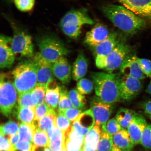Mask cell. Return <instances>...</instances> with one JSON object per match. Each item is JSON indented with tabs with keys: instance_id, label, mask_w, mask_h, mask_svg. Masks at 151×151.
<instances>
[{
	"instance_id": "16",
	"label": "cell",
	"mask_w": 151,
	"mask_h": 151,
	"mask_svg": "<svg viewBox=\"0 0 151 151\" xmlns=\"http://www.w3.org/2000/svg\"><path fill=\"white\" fill-rule=\"evenodd\" d=\"M53 73L55 77L64 84L69 83L71 80L72 68L65 56H62L53 63Z\"/></svg>"
},
{
	"instance_id": "43",
	"label": "cell",
	"mask_w": 151,
	"mask_h": 151,
	"mask_svg": "<svg viewBox=\"0 0 151 151\" xmlns=\"http://www.w3.org/2000/svg\"><path fill=\"white\" fill-rule=\"evenodd\" d=\"M137 60L143 73L146 76L151 78V60L138 57H137Z\"/></svg>"
},
{
	"instance_id": "42",
	"label": "cell",
	"mask_w": 151,
	"mask_h": 151,
	"mask_svg": "<svg viewBox=\"0 0 151 151\" xmlns=\"http://www.w3.org/2000/svg\"><path fill=\"white\" fill-rule=\"evenodd\" d=\"M60 112L63 113L64 116L70 121L73 122L77 119L83 112L82 109L73 107V108L66 109L63 112Z\"/></svg>"
},
{
	"instance_id": "15",
	"label": "cell",
	"mask_w": 151,
	"mask_h": 151,
	"mask_svg": "<svg viewBox=\"0 0 151 151\" xmlns=\"http://www.w3.org/2000/svg\"><path fill=\"white\" fill-rule=\"evenodd\" d=\"M12 38L1 35L0 38V67L9 69L14 63L15 56L11 46Z\"/></svg>"
},
{
	"instance_id": "4",
	"label": "cell",
	"mask_w": 151,
	"mask_h": 151,
	"mask_svg": "<svg viewBox=\"0 0 151 151\" xmlns=\"http://www.w3.org/2000/svg\"><path fill=\"white\" fill-rule=\"evenodd\" d=\"M94 23L87 9L83 8L74 9L68 12L62 18L60 26L65 35L75 39L80 36L83 26L92 25Z\"/></svg>"
},
{
	"instance_id": "28",
	"label": "cell",
	"mask_w": 151,
	"mask_h": 151,
	"mask_svg": "<svg viewBox=\"0 0 151 151\" xmlns=\"http://www.w3.org/2000/svg\"><path fill=\"white\" fill-rule=\"evenodd\" d=\"M102 132L101 126L94 124L93 127L84 136V145L97 146Z\"/></svg>"
},
{
	"instance_id": "53",
	"label": "cell",
	"mask_w": 151,
	"mask_h": 151,
	"mask_svg": "<svg viewBox=\"0 0 151 151\" xmlns=\"http://www.w3.org/2000/svg\"><path fill=\"white\" fill-rule=\"evenodd\" d=\"M45 151H52L48 147H46Z\"/></svg>"
},
{
	"instance_id": "13",
	"label": "cell",
	"mask_w": 151,
	"mask_h": 151,
	"mask_svg": "<svg viewBox=\"0 0 151 151\" xmlns=\"http://www.w3.org/2000/svg\"><path fill=\"white\" fill-rule=\"evenodd\" d=\"M136 55L130 54L127 56L120 68V73L125 76L142 80L146 77L141 68Z\"/></svg>"
},
{
	"instance_id": "18",
	"label": "cell",
	"mask_w": 151,
	"mask_h": 151,
	"mask_svg": "<svg viewBox=\"0 0 151 151\" xmlns=\"http://www.w3.org/2000/svg\"><path fill=\"white\" fill-rule=\"evenodd\" d=\"M95 121L90 109L83 112L73 122L72 126L81 135L85 136L95 124Z\"/></svg>"
},
{
	"instance_id": "7",
	"label": "cell",
	"mask_w": 151,
	"mask_h": 151,
	"mask_svg": "<svg viewBox=\"0 0 151 151\" xmlns=\"http://www.w3.org/2000/svg\"><path fill=\"white\" fill-rule=\"evenodd\" d=\"M120 37L118 33L112 32L104 40L100 42L93 48L97 67L104 69L106 58L121 42Z\"/></svg>"
},
{
	"instance_id": "5",
	"label": "cell",
	"mask_w": 151,
	"mask_h": 151,
	"mask_svg": "<svg viewBox=\"0 0 151 151\" xmlns=\"http://www.w3.org/2000/svg\"><path fill=\"white\" fill-rule=\"evenodd\" d=\"M0 108L2 113L7 117L14 116L17 107V93L12 75L1 73L0 76Z\"/></svg>"
},
{
	"instance_id": "8",
	"label": "cell",
	"mask_w": 151,
	"mask_h": 151,
	"mask_svg": "<svg viewBox=\"0 0 151 151\" xmlns=\"http://www.w3.org/2000/svg\"><path fill=\"white\" fill-rule=\"evenodd\" d=\"M11 46L15 57L31 58L34 55L32 37L23 32H17L12 38Z\"/></svg>"
},
{
	"instance_id": "20",
	"label": "cell",
	"mask_w": 151,
	"mask_h": 151,
	"mask_svg": "<svg viewBox=\"0 0 151 151\" xmlns=\"http://www.w3.org/2000/svg\"><path fill=\"white\" fill-rule=\"evenodd\" d=\"M50 139L49 148L52 151H62L65 150V133L54 126L47 131Z\"/></svg>"
},
{
	"instance_id": "9",
	"label": "cell",
	"mask_w": 151,
	"mask_h": 151,
	"mask_svg": "<svg viewBox=\"0 0 151 151\" xmlns=\"http://www.w3.org/2000/svg\"><path fill=\"white\" fill-rule=\"evenodd\" d=\"M131 50L129 45L121 41L106 58L104 69L107 73H113L119 69L126 58L131 54Z\"/></svg>"
},
{
	"instance_id": "49",
	"label": "cell",
	"mask_w": 151,
	"mask_h": 151,
	"mask_svg": "<svg viewBox=\"0 0 151 151\" xmlns=\"http://www.w3.org/2000/svg\"><path fill=\"white\" fill-rule=\"evenodd\" d=\"M97 147L84 145L83 151H97Z\"/></svg>"
},
{
	"instance_id": "21",
	"label": "cell",
	"mask_w": 151,
	"mask_h": 151,
	"mask_svg": "<svg viewBox=\"0 0 151 151\" xmlns=\"http://www.w3.org/2000/svg\"><path fill=\"white\" fill-rule=\"evenodd\" d=\"M61 94V86L56 81H50L46 86L45 102L51 108L55 109L57 108Z\"/></svg>"
},
{
	"instance_id": "50",
	"label": "cell",
	"mask_w": 151,
	"mask_h": 151,
	"mask_svg": "<svg viewBox=\"0 0 151 151\" xmlns=\"http://www.w3.org/2000/svg\"><path fill=\"white\" fill-rule=\"evenodd\" d=\"M46 147H39L33 145L31 151H45Z\"/></svg>"
},
{
	"instance_id": "45",
	"label": "cell",
	"mask_w": 151,
	"mask_h": 151,
	"mask_svg": "<svg viewBox=\"0 0 151 151\" xmlns=\"http://www.w3.org/2000/svg\"><path fill=\"white\" fill-rule=\"evenodd\" d=\"M83 146L65 139V148L67 151H83Z\"/></svg>"
},
{
	"instance_id": "2",
	"label": "cell",
	"mask_w": 151,
	"mask_h": 151,
	"mask_svg": "<svg viewBox=\"0 0 151 151\" xmlns=\"http://www.w3.org/2000/svg\"><path fill=\"white\" fill-rule=\"evenodd\" d=\"M122 76L121 73H92L91 76L96 96L109 104L120 101L122 100L120 87Z\"/></svg>"
},
{
	"instance_id": "36",
	"label": "cell",
	"mask_w": 151,
	"mask_h": 151,
	"mask_svg": "<svg viewBox=\"0 0 151 151\" xmlns=\"http://www.w3.org/2000/svg\"><path fill=\"white\" fill-rule=\"evenodd\" d=\"M94 88L93 82L88 79L82 78L77 83L76 89L83 95L91 93Z\"/></svg>"
},
{
	"instance_id": "31",
	"label": "cell",
	"mask_w": 151,
	"mask_h": 151,
	"mask_svg": "<svg viewBox=\"0 0 151 151\" xmlns=\"http://www.w3.org/2000/svg\"><path fill=\"white\" fill-rule=\"evenodd\" d=\"M33 143L36 146L49 148L50 139L47 132L37 128L36 129L33 134Z\"/></svg>"
},
{
	"instance_id": "10",
	"label": "cell",
	"mask_w": 151,
	"mask_h": 151,
	"mask_svg": "<svg viewBox=\"0 0 151 151\" xmlns=\"http://www.w3.org/2000/svg\"><path fill=\"white\" fill-rule=\"evenodd\" d=\"M90 105L95 124L104 127L114 110L113 104L105 103L96 96L91 99Z\"/></svg>"
},
{
	"instance_id": "17",
	"label": "cell",
	"mask_w": 151,
	"mask_h": 151,
	"mask_svg": "<svg viewBox=\"0 0 151 151\" xmlns=\"http://www.w3.org/2000/svg\"><path fill=\"white\" fill-rule=\"evenodd\" d=\"M147 124L144 117L136 113L127 129L135 145L140 144L142 135Z\"/></svg>"
},
{
	"instance_id": "39",
	"label": "cell",
	"mask_w": 151,
	"mask_h": 151,
	"mask_svg": "<svg viewBox=\"0 0 151 151\" xmlns=\"http://www.w3.org/2000/svg\"><path fill=\"white\" fill-rule=\"evenodd\" d=\"M140 144L147 150H151V124H147L142 135Z\"/></svg>"
},
{
	"instance_id": "47",
	"label": "cell",
	"mask_w": 151,
	"mask_h": 151,
	"mask_svg": "<svg viewBox=\"0 0 151 151\" xmlns=\"http://www.w3.org/2000/svg\"><path fill=\"white\" fill-rule=\"evenodd\" d=\"M141 108L143 109L145 114H151V99L143 102L140 104Z\"/></svg>"
},
{
	"instance_id": "44",
	"label": "cell",
	"mask_w": 151,
	"mask_h": 151,
	"mask_svg": "<svg viewBox=\"0 0 151 151\" xmlns=\"http://www.w3.org/2000/svg\"><path fill=\"white\" fill-rule=\"evenodd\" d=\"M33 143L20 141L13 147L14 151H31Z\"/></svg>"
},
{
	"instance_id": "6",
	"label": "cell",
	"mask_w": 151,
	"mask_h": 151,
	"mask_svg": "<svg viewBox=\"0 0 151 151\" xmlns=\"http://www.w3.org/2000/svg\"><path fill=\"white\" fill-rule=\"evenodd\" d=\"M37 45L41 55L52 63L70 52L64 43L53 36L47 35L40 37L37 39Z\"/></svg>"
},
{
	"instance_id": "22",
	"label": "cell",
	"mask_w": 151,
	"mask_h": 151,
	"mask_svg": "<svg viewBox=\"0 0 151 151\" xmlns=\"http://www.w3.org/2000/svg\"><path fill=\"white\" fill-rule=\"evenodd\" d=\"M113 143L121 150L132 151L134 144L127 129H122L113 137Z\"/></svg>"
},
{
	"instance_id": "25",
	"label": "cell",
	"mask_w": 151,
	"mask_h": 151,
	"mask_svg": "<svg viewBox=\"0 0 151 151\" xmlns=\"http://www.w3.org/2000/svg\"><path fill=\"white\" fill-rule=\"evenodd\" d=\"M136 113V112L131 109L122 108L119 109L115 118L122 129L127 130Z\"/></svg>"
},
{
	"instance_id": "34",
	"label": "cell",
	"mask_w": 151,
	"mask_h": 151,
	"mask_svg": "<svg viewBox=\"0 0 151 151\" xmlns=\"http://www.w3.org/2000/svg\"><path fill=\"white\" fill-rule=\"evenodd\" d=\"M19 127V123L17 124L14 121L10 120L1 125L0 128L1 134L4 136L8 135L9 137L10 136L17 133Z\"/></svg>"
},
{
	"instance_id": "51",
	"label": "cell",
	"mask_w": 151,
	"mask_h": 151,
	"mask_svg": "<svg viewBox=\"0 0 151 151\" xmlns=\"http://www.w3.org/2000/svg\"><path fill=\"white\" fill-rule=\"evenodd\" d=\"M146 92L150 95L151 96V79L150 83L147 86L146 90Z\"/></svg>"
},
{
	"instance_id": "52",
	"label": "cell",
	"mask_w": 151,
	"mask_h": 151,
	"mask_svg": "<svg viewBox=\"0 0 151 151\" xmlns=\"http://www.w3.org/2000/svg\"><path fill=\"white\" fill-rule=\"evenodd\" d=\"M111 151H126L123 150H121L120 148H118V147H117L116 146H115V145H113V148L112 149V150Z\"/></svg>"
},
{
	"instance_id": "1",
	"label": "cell",
	"mask_w": 151,
	"mask_h": 151,
	"mask_svg": "<svg viewBox=\"0 0 151 151\" xmlns=\"http://www.w3.org/2000/svg\"><path fill=\"white\" fill-rule=\"evenodd\" d=\"M102 10L112 23L126 35H134L146 25L144 19L124 6L109 5L103 6Z\"/></svg>"
},
{
	"instance_id": "30",
	"label": "cell",
	"mask_w": 151,
	"mask_h": 151,
	"mask_svg": "<svg viewBox=\"0 0 151 151\" xmlns=\"http://www.w3.org/2000/svg\"><path fill=\"white\" fill-rule=\"evenodd\" d=\"M113 145V137L102 129V132L97 145V151H111Z\"/></svg>"
},
{
	"instance_id": "24",
	"label": "cell",
	"mask_w": 151,
	"mask_h": 151,
	"mask_svg": "<svg viewBox=\"0 0 151 151\" xmlns=\"http://www.w3.org/2000/svg\"><path fill=\"white\" fill-rule=\"evenodd\" d=\"M35 108L18 106L14 116L21 122L29 124H33L35 121Z\"/></svg>"
},
{
	"instance_id": "41",
	"label": "cell",
	"mask_w": 151,
	"mask_h": 151,
	"mask_svg": "<svg viewBox=\"0 0 151 151\" xmlns=\"http://www.w3.org/2000/svg\"><path fill=\"white\" fill-rule=\"evenodd\" d=\"M18 9L22 12H27L33 9L35 0H14Z\"/></svg>"
},
{
	"instance_id": "40",
	"label": "cell",
	"mask_w": 151,
	"mask_h": 151,
	"mask_svg": "<svg viewBox=\"0 0 151 151\" xmlns=\"http://www.w3.org/2000/svg\"><path fill=\"white\" fill-rule=\"evenodd\" d=\"M54 109H55L51 108L45 102L41 104L37 105L35 108V120L40 119Z\"/></svg>"
},
{
	"instance_id": "55",
	"label": "cell",
	"mask_w": 151,
	"mask_h": 151,
	"mask_svg": "<svg viewBox=\"0 0 151 151\" xmlns=\"http://www.w3.org/2000/svg\"><path fill=\"white\" fill-rule=\"evenodd\" d=\"M62 151H67L66 150V149H65V150H64Z\"/></svg>"
},
{
	"instance_id": "38",
	"label": "cell",
	"mask_w": 151,
	"mask_h": 151,
	"mask_svg": "<svg viewBox=\"0 0 151 151\" xmlns=\"http://www.w3.org/2000/svg\"><path fill=\"white\" fill-rule=\"evenodd\" d=\"M32 90L18 94V106L35 107L32 99Z\"/></svg>"
},
{
	"instance_id": "29",
	"label": "cell",
	"mask_w": 151,
	"mask_h": 151,
	"mask_svg": "<svg viewBox=\"0 0 151 151\" xmlns=\"http://www.w3.org/2000/svg\"><path fill=\"white\" fill-rule=\"evenodd\" d=\"M70 99L75 108L82 109L86 103V100L84 95L81 94L76 88H73L68 93Z\"/></svg>"
},
{
	"instance_id": "46",
	"label": "cell",
	"mask_w": 151,
	"mask_h": 151,
	"mask_svg": "<svg viewBox=\"0 0 151 151\" xmlns=\"http://www.w3.org/2000/svg\"><path fill=\"white\" fill-rule=\"evenodd\" d=\"M1 151H14L8 138L1 134Z\"/></svg>"
},
{
	"instance_id": "3",
	"label": "cell",
	"mask_w": 151,
	"mask_h": 151,
	"mask_svg": "<svg viewBox=\"0 0 151 151\" xmlns=\"http://www.w3.org/2000/svg\"><path fill=\"white\" fill-rule=\"evenodd\" d=\"M12 75L18 94L30 91L37 85L36 63L30 58L22 60L13 70Z\"/></svg>"
},
{
	"instance_id": "12",
	"label": "cell",
	"mask_w": 151,
	"mask_h": 151,
	"mask_svg": "<svg viewBox=\"0 0 151 151\" xmlns=\"http://www.w3.org/2000/svg\"><path fill=\"white\" fill-rule=\"evenodd\" d=\"M141 80L122 75L120 82L122 100L129 101L136 97L142 88Z\"/></svg>"
},
{
	"instance_id": "32",
	"label": "cell",
	"mask_w": 151,
	"mask_h": 151,
	"mask_svg": "<svg viewBox=\"0 0 151 151\" xmlns=\"http://www.w3.org/2000/svg\"><path fill=\"white\" fill-rule=\"evenodd\" d=\"M68 93L65 86H61V94L58 106V112H62L66 109L73 107L69 99Z\"/></svg>"
},
{
	"instance_id": "33",
	"label": "cell",
	"mask_w": 151,
	"mask_h": 151,
	"mask_svg": "<svg viewBox=\"0 0 151 151\" xmlns=\"http://www.w3.org/2000/svg\"><path fill=\"white\" fill-rule=\"evenodd\" d=\"M46 86L37 85L32 90V99L35 107L45 102Z\"/></svg>"
},
{
	"instance_id": "11",
	"label": "cell",
	"mask_w": 151,
	"mask_h": 151,
	"mask_svg": "<svg viewBox=\"0 0 151 151\" xmlns=\"http://www.w3.org/2000/svg\"><path fill=\"white\" fill-rule=\"evenodd\" d=\"M37 65V85L46 86L50 81L55 80L53 73V63L44 59L39 52L33 58Z\"/></svg>"
},
{
	"instance_id": "14",
	"label": "cell",
	"mask_w": 151,
	"mask_h": 151,
	"mask_svg": "<svg viewBox=\"0 0 151 151\" xmlns=\"http://www.w3.org/2000/svg\"><path fill=\"white\" fill-rule=\"evenodd\" d=\"M123 6L143 19L151 20V0H117Z\"/></svg>"
},
{
	"instance_id": "35",
	"label": "cell",
	"mask_w": 151,
	"mask_h": 151,
	"mask_svg": "<svg viewBox=\"0 0 151 151\" xmlns=\"http://www.w3.org/2000/svg\"><path fill=\"white\" fill-rule=\"evenodd\" d=\"M55 126L64 133H66L71 129V122L61 112L58 111L55 120Z\"/></svg>"
},
{
	"instance_id": "48",
	"label": "cell",
	"mask_w": 151,
	"mask_h": 151,
	"mask_svg": "<svg viewBox=\"0 0 151 151\" xmlns=\"http://www.w3.org/2000/svg\"><path fill=\"white\" fill-rule=\"evenodd\" d=\"M8 138L11 145L13 147L16 143L18 142L19 139H20V137L18 133H17L14 135L10 136Z\"/></svg>"
},
{
	"instance_id": "37",
	"label": "cell",
	"mask_w": 151,
	"mask_h": 151,
	"mask_svg": "<svg viewBox=\"0 0 151 151\" xmlns=\"http://www.w3.org/2000/svg\"><path fill=\"white\" fill-rule=\"evenodd\" d=\"M109 135L113 137L122 129L120 124L116 118L109 120L106 124L105 127H102Z\"/></svg>"
},
{
	"instance_id": "23",
	"label": "cell",
	"mask_w": 151,
	"mask_h": 151,
	"mask_svg": "<svg viewBox=\"0 0 151 151\" xmlns=\"http://www.w3.org/2000/svg\"><path fill=\"white\" fill-rule=\"evenodd\" d=\"M87 60L83 54L80 53L73 63L72 71V76L75 81H78L83 78L88 70Z\"/></svg>"
},
{
	"instance_id": "27",
	"label": "cell",
	"mask_w": 151,
	"mask_h": 151,
	"mask_svg": "<svg viewBox=\"0 0 151 151\" xmlns=\"http://www.w3.org/2000/svg\"><path fill=\"white\" fill-rule=\"evenodd\" d=\"M57 112L54 109L39 120H35L37 129L46 132L55 126V120Z\"/></svg>"
},
{
	"instance_id": "19",
	"label": "cell",
	"mask_w": 151,
	"mask_h": 151,
	"mask_svg": "<svg viewBox=\"0 0 151 151\" xmlns=\"http://www.w3.org/2000/svg\"><path fill=\"white\" fill-rule=\"evenodd\" d=\"M109 34L106 27L99 24L86 33L84 42L88 46L93 48L107 38Z\"/></svg>"
},
{
	"instance_id": "26",
	"label": "cell",
	"mask_w": 151,
	"mask_h": 151,
	"mask_svg": "<svg viewBox=\"0 0 151 151\" xmlns=\"http://www.w3.org/2000/svg\"><path fill=\"white\" fill-rule=\"evenodd\" d=\"M18 134L20 141L28 142L33 143V137L34 132L37 129L35 120L31 124L19 122Z\"/></svg>"
},
{
	"instance_id": "54",
	"label": "cell",
	"mask_w": 151,
	"mask_h": 151,
	"mask_svg": "<svg viewBox=\"0 0 151 151\" xmlns=\"http://www.w3.org/2000/svg\"><path fill=\"white\" fill-rule=\"evenodd\" d=\"M147 116L151 120V115H147Z\"/></svg>"
}]
</instances>
